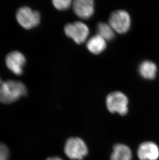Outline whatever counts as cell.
I'll return each mask as SVG.
<instances>
[{"instance_id":"obj_17","label":"cell","mask_w":159,"mask_h":160,"mask_svg":"<svg viewBox=\"0 0 159 160\" xmlns=\"http://www.w3.org/2000/svg\"><path fill=\"white\" fill-rule=\"evenodd\" d=\"M2 83V82L1 79V78H0V85H1V84Z\"/></svg>"},{"instance_id":"obj_6","label":"cell","mask_w":159,"mask_h":160,"mask_svg":"<svg viewBox=\"0 0 159 160\" xmlns=\"http://www.w3.org/2000/svg\"><path fill=\"white\" fill-rule=\"evenodd\" d=\"M65 33L67 36L71 38L76 43L81 44L87 39L89 34V29L82 22L68 23L65 27Z\"/></svg>"},{"instance_id":"obj_15","label":"cell","mask_w":159,"mask_h":160,"mask_svg":"<svg viewBox=\"0 0 159 160\" xmlns=\"http://www.w3.org/2000/svg\"><path fill=\"white\" fill-rule=\"evenodd\" d=\"M9 155V150L6 145L0 143V160H8Z\"/></svg>"},{"instance_id":"obj_5","label":"cell","mask_w":159,"mask_h":160,"mask_svg":"<svg viewBox=\"0 0 159 160\" xmlns=\"http://www.w3.org/2000/svg\"><path fill=\"white\" fill-rule=\"evenodd\" d=\"M109 23L115 31L119 34L125 33L130 27V17L126 11H115L110 16Z\"/></svg>"},{"instance_id":"obj_2","label":"cell","mask_w":159,"mask_h":160,"mask_svg":"<svg viewBox=\"0 0 159 160\" xmlns=\"http://www.w3.org/2000/svg\"><path fill=\"white\" fill-rule=\"evenodd\" d=\"M16 17L18 23L26 30L34 28L41 22L40 13L27 6L20 8L17 12Z\"/></svg>"},{"instance_id":"obj_14","label":"cell","mask_w":159,"mask_h":160,"mask_svg":"<svg viewBox=\"0 0 159 160\" xmlns=\"http://www.w3.org/2000/svg\"><path fill=\"white\" fill-rule=\"evenodd\" d=\"M52 3L56 9L63 11L68 9L72 2L70 0H54L53 1Z\"/></svg>"},{"instance_id":"obj_4","label":"cell","mask_w":159,"mask_h":160,"mask_svg":"<svg viewBox=\"0 0 159 160\" xmlns=\"http://www.w3.org/2000/svg\"><path fill=\"white\" fill-rule=\"evenodd\" d=\"M107 108L112 113H118L124 116L128 112V100L126 96L121 92H112L106 100Z\"/></svg>"},{"instance_id":"obj_10","label":"cell","mask_w":159,"mask_h":160,"mask_svg":"<svg viewBox=\"0 0 159 160\" xmlns=\"http://www.w3.org/2000/svg\"><path fill=\"white\" fill-rule=\"evenodd\" d=\"M130 148L123 144H116L113 147L111 160H132Z\"/></svg>"},{"instance_id":"obj_1","label":"cell","mask_w":159,"mask_h":160,"mask_svg":"<svg viewBox=\"0 0 159 160\" xmlns=\"http://www.w3.org/2000/svg\"><path fill=\"white\" fill-rule=\"evenodd\" d=\"M26 94V87L19 81L7 80L0 85V103L11 104Z\"/></svg>"},{"instance_id":"obj_13","label":"cell","mask_w":159,"mask_h":160,"mask_svg":"<svg viewBox=\"0 0 159 160\" xmlns=\"http://www.w3.org/2000/svg\"><path fill=\"white\" fill-rule=\"evenodd\" d=\"M97 31L98 35L101 36L105 41H110L115 36V31L110 24L105 23H100L98 24Z\"/></svg>"},{"instance_id":"obj_12","label":"cell","mask_w":159,"mask_h":160,"mask_svg":"<svg viewBox=\"0 0 159 160\" xmlns=\"http://www.w3.org/2000/svg\"><path fill=\"white\" fill-rule=\"evenodd\" d=\"M156 65L153 62L146 61L142 62L139 67V72L142 76L147 79H152L156 75Z\"/></svg>"},{"instance_id":"obj_8","label":"cell","mask_w":159,"mask_h":160,"mask_svg":"<svg viewBox=\"0 0 159 160\" xmlns=\"http://www.w3.org/2000/svg\"><path fill=\"white\" fill-rule=\"evenodd\" d=\"M137 156L140 160H158L159 158V148L152 142L141 143L137 150Z\"/></svg>"},{"instance_id":"obj_16","label":"cell","mask_w":159,"mask_h":160,"mask_svg":"<svg viewBox=\"0 0 159 160\" xmlns=\"http://www.w3.org/2000/svg\"><path fill=\"white\" fill-rule=\"evenodd\" d=\"M47 160H63L62 159H60V158L59 157H52L50 158Z\"/></svg>"},{"instance_id":"obj_11","label":"cell","mask_w":159,"mask_h":160,"mask_svg":"<svg viewBox=\"0 0 159 160\" xmlns=\"http://www.w3.org/2000/svg\"><path fill=\"white\" fill-rule=\"evenodd\" d=\"M86 46L89 51L92 53L95 54H99L106 48V41L98 34L89 39Z\"/></svg>"},{"instance_id":"obj_3","label":"cell","mask_w":159,"mask_h":160,"mask_svg":"<svg viewBox=\"0 0 159 160\" xmlns=\"http://www.w3.org/2000/svg\"><path fill=\"white\" fill-rule=\"evenodd\" d=\"M64 151L69 159L82 160L88 153V148L82 139L78 138H72L66 142Z\"/></svg>"},{"instance_id":"obj_7","label":"cell","mask_w":159,"mask_h":160,"mask_svg":"<svg viewBox=\"0 0 159 160\" xmlns=\"http://www.w3.org/2000/svg\"><path fill=\"white\" fill-rule=\"evenodd\" d=\"M26 62L24 54L18 51L11 52L6 56L5 59L6 67L16 75H21L23 74Z\"/></svg>"},{"instance_id":"obj_9","label":"cell","mask_w":159,"mask_h":160,"mask_svg":"<svg viewBox=\"0 0 159 160\" xmlns=\"http://www.w3.org/2000/svg\"><path fill=\"white\" fill-rule=\"evenodd\" d=\"M72 6L75 14L82 19H89L94 12V4L92 0H76Z\"/></svg>"}]
</instances>
